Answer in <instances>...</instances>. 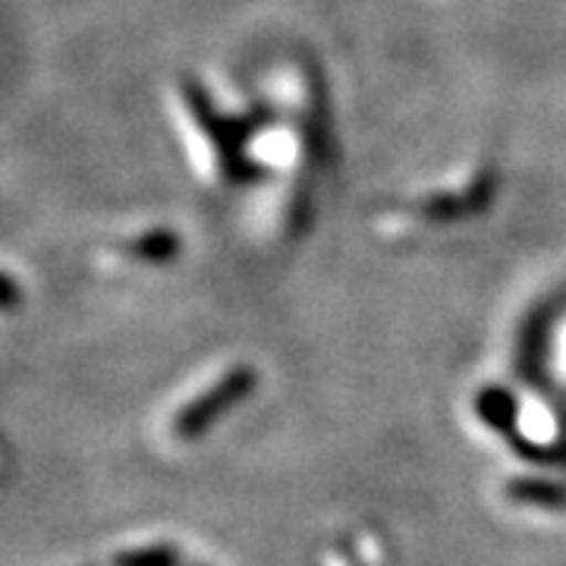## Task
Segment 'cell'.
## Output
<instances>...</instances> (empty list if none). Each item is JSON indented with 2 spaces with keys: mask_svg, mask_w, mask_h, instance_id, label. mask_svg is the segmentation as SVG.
Wrapping results in <instances>:
<instances>
[{
  "mask_svg": "<svg viewBox=\"0 0 566 566\" xmlns=\"http://www.w3.org/2000/svg\"><path fill=\"white\" fill-rule=\"evenodd\" d=\"M255 381H259V378H255V371H252L249 365H237V368L223 371L214 385L205 387L199 397L186 400V403L174 412L170 434H174L177 441H182V444L199 441L211 424L221 422L223 412H230L233 406H240L243 400L252 397Z\"/></svg>",
  "mask_w": 566,
  "mask_h": 566,
  "instance_id": "6da1fadb",
  "label": "cell"
},
{
  "mask_svg": "<svg viewBox=\"0 0 566 566\" xmlns=\"http://www.w3.org/2000/svg\"><path fill=\"white\" fill-rule=\"evenodd\" d=\"M182 98H186V104H189V111H192L196 123L202 126V133L208 136V142L218 148L223 167L237 174V167H240L237 161H240V155H243V126L233 120H223L221 114L211 107L208 95L202 92V85H199L196 80L182 82Z\"/></svg>",
  "mask_w": 566,
  "mask_h": 566,
  "instance_id": "7a4b0ae2",
  "label": "cell"
},
{
  "mask_svg": "<svg viewBox=\"0 0 566 566\" xmlns=\"http://www.w3.org/2000/svg\"><path fill=\"white\" fill-rule=\"evenodd\" d=\"M20 303H22L20 283L13 281V277H7V274L0 271V312H7V308H17Z\"/></svg>",
  "mask_w": 566,
  "mask_h": 566,
  "instance_id": "5b68a950",
  "label": "cell"
},
{
  "mask_svg": "<svg viewBox=\"0 0 566 566\" xmlns=\"http://www.w3.org/2000/svg\"><path fill=\"white\" fill-rule=\"evenodd\" d=\"M180 237L174 233V230H164V227H155V230H148V233H142L136 240H129L126 243V252L133 255V259H142V262H170V259H177L180 255Z\"/></svg>",
  "mask_w": 566,
  "mask_h": 566,
  "instance_id": "3957f363",
  "label": "cell"
},
{
  "mask_svg": "<svg viewBox=\"0 0 566 566\" xmlns=\"http://www.w3.org/2000/svg\"><path fill=\"white\" fill-rule=\"evenodd\" d=\"M334 566H363V564H356V560H349V557H340Z\"/></svg>",
  "mask_w": 566,
  "mask_h": 566,
  "instance_id": "8992f818",
  "label": "cell"
},
{
  "mask_svg": "<svg viewBox=\"0 0 566 566\" xmlns=\"http://www.w3.org/2000/svg\"><path fill=\"white\" fill-rule=\"evenodd\" d=\"M491 189H494V180L488 182H475L465 196L460 199H434V202H428V218H434V221H441V218H463V208L465 211H472V208H482L488 202V196H491Z\"/></svg>",
  "mask_w": 566,
  "mask_h": 566,
  "instance_id": "277c9868",
  "label": "cell"
}]
</instances>
